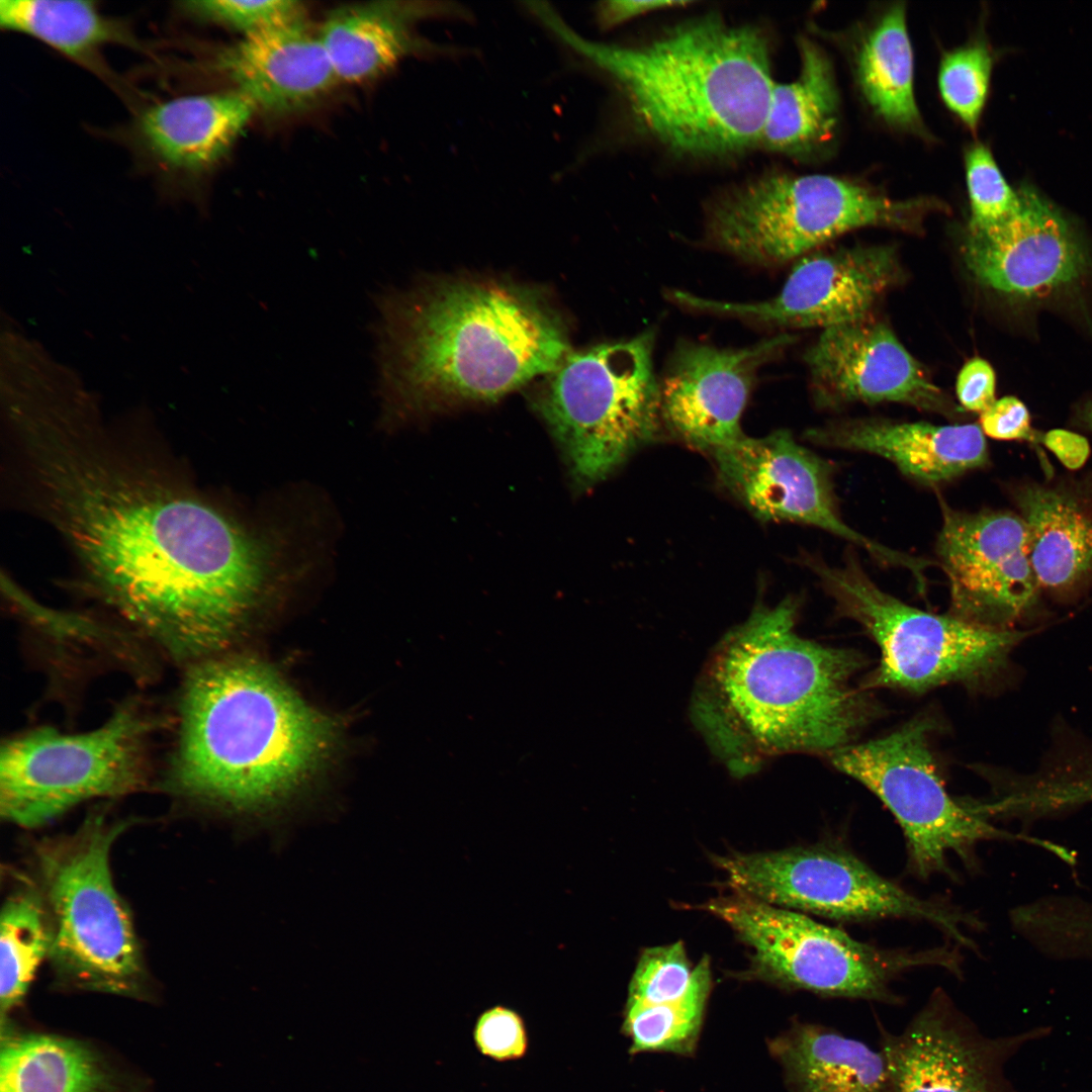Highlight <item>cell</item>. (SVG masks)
<instances>
[{"instance_id": "26", "label": "cell", "mask_w": 1092, "mask_h": 1092, "mask_svg": "<svg viewBox=\"0 0 1092 1092\" xmlns=\"http://www.w3.org/2000/svg\"><path fill=\"white\" fill-rule=\"evenodd\" d=\"M433 9L371 2L331 12L318 35L338 80L360 83L387 72L416 48L411 22Z\"/></svg>"}, {"instance_id": "28", "label": "cell", "mask_w": 1092, "mask_h": 1092, "mask_svg": "<svg viewBox=\"0 0 1092 1092\" xmlns=\"http://www.w3.org/2000/svg\"><path fill=\"white\" fill-rule=\"evenodd\" d=\"M861 91L889 123L921 130L913 88V53L903 3L888 8L870 27L855 56Z\"/></svg>"}, {"instance_id": "1", "label": "cell", "mask_w": 1092, "mask_h": 1092, "mask_svg": "<svg viewBox=\"0 0 1092 1092\" xmlns=\"http://www.w3.org/2000/svg\"><path fill=\"white\" fill-rule=\"evenodd\" d=\"M8 427L29 503L103 602L178 660L225 642L272 574L257 540L124 445L89 398L33 404Z\"/></svg>"}, {"instance_id": "9", "label": "cell", "mask_w": 1092, "mask_h": 1092, "mask_svg": "<svg viewBox=\"0 0 1092 1092\" xmlns=\"http://www.w3.org/2000/svg\"><path fill=\"white\" fill-rule=\"evenodd\" d=\"M939 203L895 200L858 182L829 175H767L715 202L707 237L743 261L775 265L863 226L912 230Z\"/></svg>"}, {"instance_id": "14", "label": "cell", "mask_w": 1092, "mask_h": 1092, "mask_svg": "<svg viewBox=\"0 0 1092 1092\" xmlns=\"http://www.w3.org/2000/svg\"><path fill=\"white\" fill-rule=\"evenodd\" d=\"M720 483L761 521L823 529L866 550L883 565L907 569L919 581L929 562L898 551L848 526L837 507L831 465L785 430L743 437L712 453Z\"/></svg>"}, {"instance_id": "17", "label": "cell", "mask_w": 1092, "mask_h": 1092, "mask_svg": "<svg viewBox=\"0 0 1092 1092\" xmlns=\"http://www.w3.org/2000/svg\"><path fill=\"white\" fill-rule=\"evenodd\" d=\"M1002 223L971 232L963 256L973 276L1005 295L1034 298L1079 282L1090 268L1084 245L1065 217L1029 187Z\"/></svg>"}, {"instance_id": "38", "label": "cell", "mask_w": 1092, "mask_h": 1092, "mask_svg": "<svg viewBox=\"0 0 1092 1092\" xmlns=\"http://www.w3.org/2000/svg\"><path fill=\"white\" fill-rule=\"evenodd\" d=\"M980 427L984 433L997 440L1041 441L1031 428L1030 416L1025 404L1015 396H1004L980 415Z\"/></svg>"}, {"instance_id": "12", "label": "cell", "mask_w": 1092, "mask_h": 1092, "mask_svg": "<svg viewBox=\"0 0 1092 1092\" xmlns=\"http://www.w3.org/2000/svg\"><path fill=\"white\" fill-rule=\"evenodd\" d=\"M927 718L882 738L846 745L831 754L834 766L873 792L901 826L909 866L921 878L948 873V856L966 859L980 841L1011 839L991 824L984 808L957 801L941 781Z\"/></svg>"}, {"instance_id": "5", "label": "cell", "mask_w": 1092, "mask_h": 1092, "mask_svg": "<svg viewBox=\"0 0 1092 1092\" xmlns=\"http://www.w3.org/2000/svg\"><path fill=\"white\" fill-rule=\"evenodd\" d=\"M334 722L266 666L248 659L195 665L185 680L169 791L241 808L283 796L327 757Z\"/></svg>"}, {"instance_id": "32", "label": "cell", "mask_w": 1092, "mask_h": 1092, "mask_svg": "<svg viewBox=\"0 0 1092 1092\" xmlns=\"http://www.w3.org/2000/svg\"><path fill=\"white\" fill-rule=\"evenodd\" d=\"M711 988L710 963L705 957L694 968L690 988L679 1000L661 1005H626L622 1031L630 1039V1053L694 1054Z\"/></svg>"}, {"instance_id": "33", "label": "cell", "mask_w": 1092, "mask_h": 1092, "mask_svg": "<svg viewBox=\"0 0 1092 1092\" xmlns=\"http://www.w3.org/2000/svg\"><path fill=\"white\" fill-rule=\"evenodd\" d=\"M992 56L984 41L947 52L940 63L938 84L946 105L975 128L988 92Z\"/></svg>"}, {"instance_id": "39", "label": "cell", "mask_w": 1092, "mask_h": 1092, "mask_svg": "<svg viewBox=\"0 0 1092 1092\" xmlns=\"http://www.w3.org/2000/svg\"><path fill=\"white\" fill-rule=\"evenodd\" d=\"M956 390L960 404L965 411L981 415L996 400L994 369L982 358L976 357L969 360L958 375Z\"/></svg>"}, {"instance_id": "19", "label": "cell", "mask_w": 1092, "mask_h": 1092, "mask_svg": "<svg viewBox=\"0 0 1092 1092\" xmlns=\"http://www.w3.org/2000/svg\"><path fill=\"white\" fill-rule=\"evenodd\" d=\"M805 360L820 406L895 401L946 416L956 414L893 331L868 316L824 329Z\"/></svg>"}, {"instance_id": "36", "label": "cell", "mask_w": 1092, "mask_h": 1092, "mask_svg": "<svg viewBox=\"0 0 1092 1092\" xmlns=\"http://www.w3.org/2000/svg\"><path fill=\"white\" fill-rule=\"evenodd\" d=\"M182 9L200 20L238 30L244 35L305 21V8L294 0L184 2Z\"/></svg>"}, {"instance_id": "23", "label": "cell", "mask_w": 1092, "mask_h": 1092, "mask_svg": "<svg viewBox=\"0 0 1092 1092\" xmlns=\"http://www.w3.org/2000/svg\"><path fill=\"white\" fill-rule=\"evenodd\" d=\"M1040 589L1059 598L1092 581V498L1076 487L1027 484L1014 493Z\"/></svg>"}, {"instance_id": "2", "label": "cell", "mask_w": 1092, "mask_h": 1092, "mask_svg": "<svg viewBox=\"0 0 1092 1092\" xmlns=\"http://www.w3.org/2000/svg\"><path fill=\"white\" fill-rule=\"evenodd\" d=\"M796 615L792 599L758 608L721 640L697 685L696 723L737 775L774 755L832 754L873 716L853 685L862 657L801 637Z\"/></svg>"}, {"instance_id": "18", "label": "cell", "mask_w": 1092, "mask_h": 1092, "mask_svg": "<svg viewBox=\"0 0 1092 1092\" xmlns=\"http://www.w3.org/2000/svg\"><path fill=\"white\" fill-rule=\"evenodd\" d=\"M793 340L782 334L740 349L681 343L660 384L662 421L686 444L709 453L739 441L756 372Z\"/></svg>"}, {"instance_id": "6", "label": "cell", "mask_w": 1092, "mask_h": 1092, "mask_svg": "<svg viewBox=\"0 0 1092 1092\" xmlns=\"http://www.w3.org/2000/svg\"><path fill=\"white\" fill-rule=\"evenodd\" d=\"M126 827L96 812L73 834L35 847L36 885L53 930L48 960L74 987L136 995L147 981L131 914L110 870L111 847Z\"/></svg>"}, {"instance_id": "25", "label": "cell", "mask_w": 1092, "mask_h": 1092, "mask_svg": "<svg viewBox=\"0 0 1092 1092\" xmlns=\"http://www.w3.org/2000/svg\"><path fill=\"white\" fill-rule=\"evenodd\" d=\"M768 1048L790 1092H890L883 1052L832 1027L795 1021Z\"/></svg>"}, {"instance_id": "10", "label": "cell", "mask_w": 1092, "mask_h": 1092, "mask_svg": "<svg viewBox=\"0 0 1092 1092\" xmlns=\"http://www.w3.org/2000/svg\"><path fill=\"white\" fill-rule=\"evenodd\" d=\"M703 908L751 948L758 977L784 988L892 1004L899 1003V997L890 982L905 971L925 966L960 971L957 954L945 947L879 948L802 912L736 892Z\"/></svg>"}, {"instance_id": "42", "label": "cell", "mask_w": 1092, "mask_h": 1092, "mask_svg": "<svg viewBox=\"0 0 1092 1092\" xmlns=\"http://www.w3.org/2000/svg\"><path fill=\"white\" fill-rule=\"evenodd\" d=\"M1074 946L1082 958H1092V897L1083 899L1072 918Z\"/></svg>"}, {"instance_id": "34", "label": "cell", "mask_w": 1092, "mask_h": 1092, "mask_svg": "<svg viewBox=\"0 0 1092 1092\" xmlns=\"http://www.w3.org/2000/svg\"><path fill=\"white\" fill-rule=\"evenodd\" d=\"M692 969L680 941L646 948L631 978L626 1005H661L688 992Z\"/></svg>"}, {"instance_id": "37", "label": "cell", "mask_w": 1092, "mask_h": 1092, "mask_svg": "<svg viewBox=\"0 0 1092 1092\" xmlns=\"http://www.w3.org/2000/svg\"><path fill=\"white\" fill-rule=\"evenodd\" d=\"M473 1040L481 1055L497 1062L520 1060L528 1051V1034L522 1016L500 1005L486 1009L478 1016Z\"/></svg>"}, {"instance_id": "8", "label": "cell", "mask_w": 1092, "mask_h": 1092, "mask_svg": "<svg viewBox=\"0 0 1092 1092\" xmlns=\"http://www.w3.org/2000/svg\"><path fill=\"white\" fill-rule=\"evenodd\" d=\"M852 549L839 565L812 556L805 557V564L838 612L857 622L879 646L881 660L867 687L924 692L949 682L987 685L1003 674L1011 652L1029 634L909 606L882 590Z\"/></svg>"}, {"instance_id": "40", "label": "cell", "mask_w": 1092, "mask_h": 1092, "mask_svg": "<svg viewBox=\"0 0 1092 1092\" xmlns=\"http://www.w3.org/2000/svg\"><path fill=\"white\" fill-rule=\"evenodd\" d=\"M690 1L659 0H612L599 5V24L604 28L614 27L638 15L652 11L689 5Z\"/></svg>"}, {"instance_id": "3", "label": "cell", "mask_w": 1092, "mask_h": 1092, "mask_svg": "<svg viewBox=\"0 0 1092 1092\" xmlns=\"http://www.w3.org/2000/svg\"><path fill=\"white\" fill-rule=\"evenodd\" d=\"M377 309L379 387L394 410L492 401L569 353L559 317L515 284H425L379 295Z\"/></svg>"}, {"instance_id": "24", "label": "cell", "mask_w": 1092, "mask_h": 1092, "mask_svg": "<svg viewBox=\"0 0 1092 1092\" xmlns=\"http://www.w3.org/2000/svg\"><path fill=\"white\" fill-rule=\"evenodd\" d=\"M255 110L238 91L177 97L141 115L138 138L163 166L200 172L226 154Z\"/></svg>"}, {"instance_id": "41", "label": "cell", "mask_w": 1092, "mask_h": 1092, "mask_svg": "<svg viewBox=\"0 0 1092 1092\" xmlns=\"http://www.w3.org/2000/svg\"><path fill=\"white\" fill-rule=\"evenodd\" d=\"M1041 442L1065 467L1072 470L1081 468L1090 455L1088 440L1068 430H1051L1042 436Z\"/></svg>"}, {"instance_id": "43", "label": "cell", "mask_w": 1092, "mask_h": 1092, "mask_svg": "<svg viewBox=\"0 0 1092 1092\" xmlns=\"http://www.w3.org/2000/svg\"><path fill=\"white\" fill-rule=\"evenodd\" d=\"M1084 422L1092 430V402L1085 410Z\"/></svg>"}, {"instance_id": "35", "label": "cell", "mask_w": 1092, "mask_h": 1092, "mask_svg": "<svg viewBox=\"0 0 1092 1092\" xmlns=\"http://www.w3.org/2000/svg\"><path fill=\"white\" fill-rule=\"evenodd\" d=\"M966 178L971 217L968 231H985L1013 215L1020 204L1002 175L990 150L983 144L972 146L966 154Z\"/></svg>"}, {"instance_id": "11", "label": "cell", "mask_w": 1092, "mask_h": 1092, "mask_svg": "<svg viewBox=\"0 0 1092 1092\" xmlns=\"http://www.w3.org/2000/svg\"><path fill=\"white\" fill-rule=\"evenodd\" d=\"M152 729L150 718L128 702L87 732L44 727L10 739L0 757L2 818L36 828L83 801L140 790Z\"/></svg>"}, {"instance_id": "31", "label": "cell", "mask_w": 1092, "mask_h": 1092, "mask_svg": "<svg viewBox=\"0 0 1092 1092\" xmlns=\"http://www.w3.org/2000/svg\"><path fill=\"white\" fill-rule=\"evenodd\" d=\"M53 930L37 885H24L5 899L0 918L2 1013L19 1004L39 965L49 959Z\"/></svg>"}, {"instance_id": "16", "label": "cell", "mask_w": 1092, "mask_h": 1092, "mask_svg": "<svg viewBox=\"0 0 1092 1092\" xmlns=\"http://www.w3.org/2000/svg\"><path fill=\"white\" fill-rule=\"evenodd\" d=\"M900 277L889 246H856L799 260L782 290L766 300L726 302L685 291L670 292L678 304L777 328L824 329L868 316L874 303Z\"/></svg>"}, {"instance_id": "27", "label": "cell", "mask_w": 1092, "mask_h": 1092, "mask_svg": "<svg viewBox=\"0 0 1092 1092\" xmlns=\"http://www.w3.org/2000/svg\"><path fill=\"white\" fill-rule=\"evenodd\" d=\"M800 72L790 83H775L759 145L805 155L830 140L838 120L839 97L833 68L813 40H798Z\"/></svg>"}, {"instance_id": "7", "label": "cell", "mask_w": 1092, "mask_h": 1092, "mask_svg": "<svg viewBox=\"0 0 1092 1092\" xmlns=\"http://www.w3.org/2000/svg\"><path fill=\"white\" fill-rule=\"evenodd\" d=\"M654 332L568 353L550 373L538 408L580 487L604 480L660 429Z\"/></svg>"}, {"instance_id": "13", "label": "cell", "mask_w": 1092, "mask_h": 1092, "mask_svg": "<svg viewBox=\"0 0 1092 1092\" xmlns=\"http://www.w3.org/2000/svg\"><path fill=\"white\" fill-rule=\"evenodd\" d=\"M734 892L831 919L912 918L933 923L971 945L965 915L916 897L885 879L851 852L829 845L732 853L715 858Z\"/></svg>"}, {"instance_id": "4", "label": "cell", "mask_w": 1092, "mask_h": 1092, "mask_svg": "<svg viewBox=\"0 0 1092 1092\" xmlns=\"http://www.w3.org/2000/svg\"><path fill=\"white\" fill-rule=\"evenodd\" d=\"M537 16L608 73L639 125L669 149L720 156L759 145L776 83L759 28L711 14L623 47L577 35L548 6Z\"/></svg>"}, {"instance_id": "29", "label": "cell", "mask_w": 1092, "mask_h": 1092, "mask_svg": "<svg viewBox=\"0 0 1092 1092\" xmlns=\"http://www.w3.org/2000/svg\"><path fill=\"white\" fill-rule=\"evenodd\" d=\"M106 1085L97 1059L72 1039L28 1035L2 1045L0 1092H104Z\"/></svg>"}, {"instance_id": "15", "label": "cell", "mask_w": 1092, "mask_h": 1092, "mask_svg": "<svg viewBox=\"0 0 1092 1092\" xmlns=\"http://www.w3.org/2000/svg\"><path fill=\"white\" fill-rule=\"evenodd\" d=\"M936 554L950 594V614L969 623L1013 629L1033 616L1040 587L1022 518L1002 511L968 513L940 499Z\"/></svg>"}, {"instance_id": "21", "label": "cell", "mask_w": 1092, "mask_h": 1092, "mask_svg": "<svg viewBox=\"0 0 1092 1092\" xmlns=\"http://www.w3.org/2000/svg\"><path fill=\"white\" fill-rule=\"evenodd\" d=\"M219 67L255 109L270 114L306 108L338 80L305 21L244 35L220 55Z\"/></svg>"}, {"instance_id": "22", "label": "cell", "mask_w": 1092, "mask_h": 1092, "mask_svg": "<svg viewBox=\"0 0 1092 1092\" xmlns=\"http://www.w3.org/2000/svg\"><path fill=\"white\" fill-rule=\"evenodd\" d=\"M806 438L821 446L881 456L904 475L926 485L947 482L989 461L985 435L978 424L842 420L811 429Z\"/></svg>"}, {"instance_id": "20", "label": "cell", "mask_w": 1092, "mask_h": 1092, "mask_svg": "<svg viewBox=\"0 0 1092 1092\" xmlns=\"http://www.w3.org/2000/svg\"><path fill=\"white\" fill-rule=\"evenodd\" d=\"M890 1092H998L996 1050L936 989L899 1033L879 1023Z\"/></svg>"}, {"instance_id": "30", "label": "cell", "mask_w": 1092, "mask_h": 1092, "mask_svg": "<svg viewBox=\"0 0 1092 1092\" xmlns=\"http://www.w3.org/2000/svg\"><path fill=\"white\" fill-rule=\"evenodd\" d=\"M0 24L83 63L105 43L122 39L117 25L90 1L3 0Z\"/></svg>"}]
</instances>
